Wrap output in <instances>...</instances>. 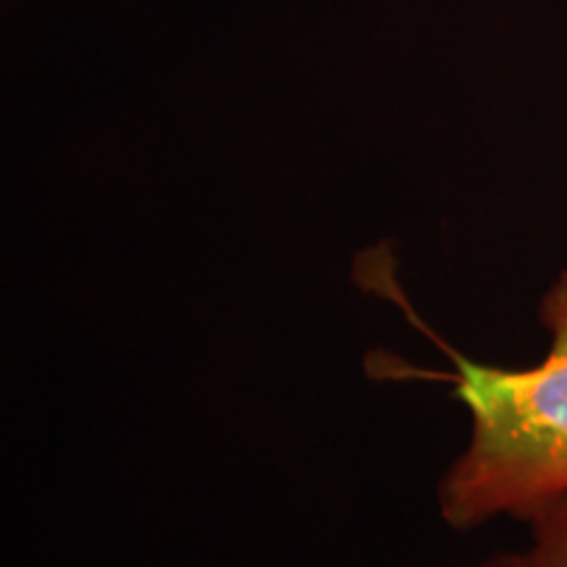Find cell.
I'll return each mask as SVG.
<instances>
[{
  "label": "cell",
  "instance_id": "obj_1",
  "mask_svg": "<svg viewBox=\"0 0 567 567\" xmlns=\"http://www.w3.org/2000/svg\"><path fill=\"white\" fill-rule=\"evenodd\" d=\"M538 321L549 347L526 368L471 360L425 329L455 368L436 375L467 413V442L436 488L450 528L526 523L567 496V268L538 300Z\"/></svg>",
  "mask_w": 567,
  "mask_h": 567
},
{
  "label": "cell",
  "instance_id": "obj_2",
  "mask_svg": "<svg viewBox=\"0 0 567 567\" xmlns=\"http://www.w3.org/2000/svg\"><path fill=\"white\" fill-rule=\"evenodd\" d=\"M526 544L496 551L484 567H567V496L526 520Z\"/></svg>",
  "mask_w": 567,
  "mask_h": 567
}]
</instances>
